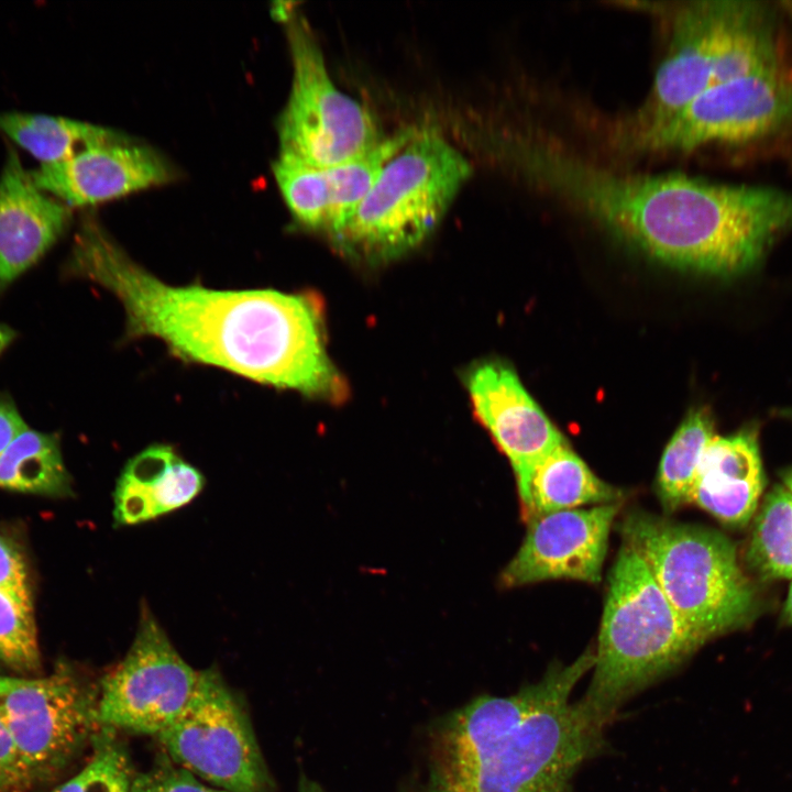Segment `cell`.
I'll return each mask as SVG.
<instances>
[{
    "instance_id": "obj_11",
    "label": "cell",
    "mask_w": 792,
    "mask_h": 792,
    "mask_svg": "<svg viewBox=\"0 0 792 792\" xmlns=\"http://www.w3.org/2000/svg\"><path fill=\"white\" fill-rule=\"evenodd\" d=\"M200 671L173 646L146 605L124 658L98 682L99 727L157 737L193 700Z\"/></svg>"
},
{
    "instance_id": "obj_28",
    "label": "cell",
    "mask_w": 792,
    "mask_h": 792,
    "mask_svg": "<svg viewBox=\"0 0 792 792\" xmlns=\"http://www.w3.org/2000/svg\"><path fill=\"white\" fill-rule=\"evenodd\" d=\"M130 792H226L215 788L162 755L148 769L136 772Z\"/></svg>"
},
{
    "instance_id": "obj_24",
    "label": "cell",
    "mask_w": 792,
    "mask_h": 792,
    "mask_svg": "<svg viewBox=\"0 0 792 792\" xmlns=\"http://www.w3.org/2000/svg\"><path fill=\"white\" fill-rule=\"evenodd\" d=\"M749 566L763 579H791L792 492L776 486L756 518L746 553Z\"/></svg>"
},
{
    "instance_id": "obj_33",
    "label": "cell",
    "mask_w": 792,
    "mask_h": 792,
    "mask_svg": "<svg viewBox=\"0 0 792 792\" xmlns=\"http://www.w3.org/2000/svg\"><path fill=\"white\" fill-rule=\"evenodd\" d=\"M15 332L8 326L0 324V353L13 341Z\"/></svg>"
},
{
    "instance_id": "obj_4",
    "label": "cell",
    "mask_w": 792,
    "mask_h": 792,
    "mask_svg": "<svg viewBox=\"0 0 792 792\" xmlns=\"http://www.w3.org/2000/svg\"><path fill=\"white\" fill-rule=\"evenodd\" d=\"M780 18L778 9L759 1L680 4L650 94L628 122L664 118L717 84L784 67Z\"/></svg>"
},
{
    "instance_id": "obj_31",
    "label": "cell",
    "mask_w": 792,
    "mask_h": 792,
    "mask_svg": "<svg viewBox=\"0 0 792 792\" xmlns=\"http://www.w3.org/2000/svg\"><path fill=\"white\" fill-rule=\"evenodd\" d=\"M25 429L23 418L21 417L14 403L9 397H0V458L11 444V442Z\"/></svg>"
},
{
    "instance_id": "obj_23",
    "label": "cell",
    "mask_w": 792,
    "mask_h": 792,
    "mask_svg": "<svg viewBox=\"0 0 792 792\" xmlns=\"http://www.w3.org/2000/svg\"><path fill=\"white\" fill-rule=\"evenodd\" d=\"M415 132L405 131L382 140L369 152L336 166L324 168L329 197V230L332 235L353 215L369 194L384 166L410 140Z\"/></svg>"
},
{
    "instance_id": "obj_22",
    "label": "cell",
    "mask_w": 792,
    "mask_h": 792,
    "mask_svg": "<svg viewBox=\"0 0 792 792\" xmlns=\"http://www.w3.org/2000/svg\"><path fill=\"white\" fill-rule=\"evenodd\" d=\"M715 436L711 411L697 408L683 420L667 444L658 473V495L667 512L691 503V493L705 448Z\"/></svg>"
},
{
    "instance_id": "obj_16",
    "label": "cell",
    "mask_w": 792,
    "mask_h": 792,
    "mask_svg": "<svg viewBox=\"0 0 792 792\" xmlns=\"http://www.w3.org/2000/svg\"><path fill=\"white\" fill-rule=\"evenodd\" d=\"M69 206L36 187L10 152L0 175V293L34 265L69 221Z\"/></svg>"
},
{
    "instance_id": "obj_34",
    "label": "cell",
    "mask_w": 792,
    "mask_h": 792,
    "mask_svg": "<svg viewBox=\"0 0 792 792\" xmlns=\"http://www.w3.org/2000/svg\"><path fill=\"white\" fill-rule=\"evenodd\" d=\"M299 792H327L317 782L309 778L301 776L299 780Z\"/></svg>"
},
{
    "instance_id": "obj_35",
    "label": "cell",
    "mask_w": 792,
    "mask_h": 792,
    "mask_svg": "<svg viewBox=\"0 0 792 792\" xmlns=\"http://www.w3.org/2000/svg\"><path fill=\"white\" fill-rule=\"evenodd\" d=\"M782 616H783V620H784L787 624L792 625V583H791V585H790L789 593H788V597H787V601H785V603H784Z\"/></svg>"
},
{
    "instance_id": "obj_18",
    "label": "cell",
    "mask_w": 792,
    "mask_h": 792,
    "mask_svg": "<svg viewBox=\"0 0 792 792\" xmlns=\"http://www.w3.org/2000/svg\"><path fill=\"white\" fill-rule=\"evenodd\" d=\"M205 477L172 447L153 444L128 461L113 492L116 526L153 520L189 504Z\"/></svg>"
},
{
    "instance_id": "obj_36",
    "label": "cell",
    "mask_w": 792,
    "mask_h": 792,
    "mask_svg": "<svg viewBox=\"0 0 792 792\" xmlns=\"http://www.w3.org/2000/svg\"><path fill=\"white\" fill-rule=\"evenodd\" d=\"M781 415L792 420V408L782 410Z\"/></svg>"
},
{
    "instance_id": "obj_30",
    "label": "cell",
    "mask_w": 792,
    "mask_h": 792,
    "mask_svg": "<svg viewBox=\"0 0 792 792\" xmlns=\"http://www.w3.org/2000/svg\"><path fill=\"white\" fill-rule=\"evenodd\" d=\"M0 590L31 598L28 563L19 542L0 530Z\"/></svg>"
},
{
    "instance_id": "obj_26",
    "label": "cell",
    "mask_w": 792,
    "mask_h": 792,
    "mask_svg": "<svg viewBox=\"0 0 792 792\" xmlns=\"http://www.w3.org/2000/svg\"><path fill=\"white\" fill-rule=\"evenodd\" d=\"M86 765L51 792H130L136 771L121 733L99 727Z\"/></svg>"
},
{
    "instance_id": "obj_32",
    "label": "cell",
    "mask_w": 792,
    "mask_h": 792,
    "mask_svg": "<svg viewBox=\"0 0 792 792\" xmlns=\"http://www.w3.org/2000/svg\"><path fill=\"white\" fill-rule=\"evenodd\" d=\"M25 679L0 675V697L21 685Z\"/></svg>"
},
{
    "instance_id": "obj_17",
    "label": "cell",
    "mask_w": 792,
    "mask_h": 792,
    "mask_svg": "<svg viewBox=\"0 0 792 792\" xmlns=\"http://www.w3.org/2000/svg\"><path fill=\"white\" fill-rule=\"evenodd\" d=\"M765 486L757 431L714 436L704 450L691 503L730 526H744L755 514Z\"/></svg>"
},
{
    "instance_id": "obj_8",
    "label": "cell",
    "mask_w": 792,
    "mask_h": 792,
    "mask_svg": "<svg viewBox=\"0 0 792 792\" xmlns=\"http://www.w3.org/2000/svg\"><path fill=\"white\" fill-rule=\"evenodd\" d=\"M792 123V73L787 66L717 84L678 111L623 124L622 148L640 153L741 145L768 139Z\"/></svg>"
},
{
    "instance_id": "obj_13",
    "label": "cell",
    "mask_w": 792,
    "mask_h": 792,
    "mask_svg": "<svg viewBox=\"0 0 792 792\" xmlns=\"http://www.w3.org/2000/svg\"><path fill=\"white\" fill-rule=\"evenodd\" d=\"M466 388L476 418L510 463L522 512L536 469L565 441L508 365H475L466 375Z\"/></svg>"
},
{
    "instance_id": "obj_25",
    "label": "cell",
    "mask_w": 792,
    "mask_h": 792,
    "mask_svg": "<svg viewBox=\"0 0 792 792\" xmlns=\"http://www.w3.org/2000/svg\"><path fill=\"white\" fill-rule=\"evenodd\" d=\"M280 194L299 224L314 230H329V197L324 168L280 151L273 164Z\"/></svg>"
},
{
    "instance_id": "obj_5",
    "label": "cell",
    "mask_w": 792,
    "mask_h": 792,
    "mask_svg": "<svg viewBox=\"0 0 792 792\" xmlns=\"http://www.w3.org/2000/svg\"><path fill=\"white\" fill-rule=\"evenodd\" d=\"M700 647L644 559L624 542L608 578L584 703L607 723L623 702L675 669Z\"/></svg>"
},
{
    "instance_id": "obj_2",
    "label": "cell",
    "mask_w": 792,
    "mask_h": 792,
    "mask_svg": "<svg viewBox=\"0 0 792 792\" xmlns=\"http://www.w3.org/2000/svg\"><path fill=\"white\" fill-rule=\"evenodd\" d=\"M512 152L540 189L676 267L717 275L745 272L784 226L782 200L771 187L618 173L539 138L518 140Z\"/></svg>"
},
{
    "instance_id": "obj_29",
    "label": "cell",
    "mask_w": 792,
    "mask_h": 792,
    "mask_svg": "<svg viewBox=\"0 0 792 792\" xmlns=\"http://www.w3.org/2000/svg\"><path fill=\"white\" fill-rule=\"evenodd\" d=\"M34 784L0 706V792H29Z\"/></svg>"
},
{
    "instance_id": "obj_1",
    "label": "cell",
    "mask_w": 792,
    "mask_h": 792,
    "mask_svg": "<svg viewBox=\"0 0 792 792\" xmlns=\"http://www.w3.org/2000/svg\"><path fill=\"white\" fill-rule=\"evenodd\" d=\"M67 273L121 302L127 337H155L177 356L255 382L340 403L348 386L326 349L312 293L172 286L136 264L94 219L77 231Z\"/></svg>"
},
{
    "instance_id": "obj_10",
    "label": "cell",
    "mask_w": 792,
    "mask_h": 792,
    "mask_svg": "<svg viewBox=\"0 0 792 792\" xmlns=\"http://www.w3.org/2000/svg\"><path fill=\"white\" fill-rule=\"evenodd\" d=\"M163 754L226 792H273L251 721L215 668L201 670L182 715L157 737Z\"/></svg>"
},
{
    "instance_id": "obj_19",
    "label": "cell",
    "mask_w": 792,
    "mask_h": 792,
    "mask_svg": "<svg viewBox=\"0 0 792 792\" xmlns=\"http://www.w3.org/2000/svg\"><path fill=\"white\" fill-rule=\"evenodd\" d=\"M623 492L597 477L566 443L553 450L536 469L529 498L521 512L528 521L549 513L584 505L620 504Z\"/></svg>"
},
{
    "instance_id": "obj_15",
    "label": "cell",
    "mask_w": 792,
    "mask_h": 792,
    "mask_svg": "<svg viewBox=\"0 0 792 792\" xmlns=\"http://www.w3.org/2000/svg\"><path fill=\"white\" fill-rule=\"evenodd\" d=\"M41 190L67 206H89L112 200L175 176L156 151L123 134L78 152L68 160L41 164L30 172Z\"/></svg>"
},
{
    "instance_id": "obj_3",
    "label": "cell",
    "mask_w": 792,
    "mask_h": 792,
    "mask_svg": "<svg viewBox=\"0 0 792 792\" xmlns=\"http://www.w3.org/2000/svg\"><path fill=\"white\" fill-rule=\"evenodd\" d=\"M594 657L591 648L515 694L459 710L440 737L436 792H571L606 724L583 700L572 701Z\"/></svg>"
},
{
    "instance_id": "obj_27",
    "label": "cell",
    "mask_w": 792,
    "mask_h": 792,
    "mask_svg": "<svg viewBox=\"0 0 792 792\" xmlns=\"http://www.w3.org/2000/svg\"><path fill=\"white\" fill-rule=\"evenodd\" d=\"M0 663L19 672L41 667L31 598L4 590H0Z\"/></svg>"
},
{
    "instance_id": "obj_12",
    "label": "cell",
    "mask_w": 792,
    "mask_h": 792,
    "mask_svg": "<svg viewBox=\"0 0 792 792\" xmlns=\"http://www.w3.org/2000/svg\"><path fill=\"white\" fill-rule=\"evenodd\" d=\"M98 683L61 663L54 672L24 682L0 697V706L34 783L56 778L90 746Z\"/></svg>"
},
{
    "instance_id": "obj_7",
    "label": "cell",
    "mask_w": 792,
    "mask_h": 792,
    "mask_svg": "<svg viewBox=\"0 0 792 792\" xmlns=\"http://www.w3.org/2000/svg\"><path fill=\"white\" fill-rule=\"evenodd\" d=\"M470 174V163L443 138L415 132L330 237L351 257L394 260L429 237Z\"/></svg>"
},
{
    "instance_id": "obj_14",
    "label": "cell",
    "mask_w": 792,
    "mask_h": 792,
    "mask_svg": "<svg viewBox=\"0 0 792 792\" xmlns=\"http://www.w3.org/2000/svg\"><path fill=\"white\" fill-rule=\"evenodd\" d=\"M620 504L576 508L528 520L524 541L505 566L501 583L516 587L548 580L597 583L608 536Z\"/></svg>"
},
{
    "instance_id": "obj_20",
    "label": "cell",
    "mask_w": 792,
    "mask_h": 792,
    "mask_svg": "<svg viewBox=\"0 0 792 792\" xmlns=\"http://www.w3.org/2000/svg\"><path fill=\"white\" fill-rule=\"evenodd\" d=\"M0 488L48 497H69L73 483L54 433L25 429L0 458Z\"/></svg>"
},
{
    "instance_id": "obj_9",
    "label": "cell",
    "mask_w": 792,
    "mask_h": 792,
    "mask_svg": "<svg viewBox=\"0 0 792 792\" xmlns=\"http://www.w3.org/2000/svg\"><path fill=\"white\" fill-rule=\"evenodd\" d=\"M287 20L293 82L279 120L280 151L321 168L369 152L383 140L375 120L334 86L307 22L293 13Z\"/></svg>"
},
{
    "instance_id": "obj_37",
    "label": "cell",
    "mask_w": 792,
    "mask_h": 792,
    "mask_svg": "<svg viewBox=\"0 0 792 792\" xmlns=\"http://www.w3.org/2000/svg\"><path fill=\"white\" fill-rule=\"evenodd\" d=\"M791 579H792V574H791Z\"/></svg>"
},
{
    "instance_id": "obj_6",
    "label": "cell",
    "mask_w": 792,
    "mask_h": 792,
    "mask_svg": "<svg viewBox=\"0 0 792 792\" xmlns=\"http://www.w3.org/2000/svg\"><path fill=\"white\" fill-rule=\"evenodd\" d=\"M620 530L624 542L640 554L702 646L752 616L755 588L738 564L735 546L724 535L641 510L628 514Z\"/></svg>"
},
{
    "instance_id": "obj_21",
    "label": "cell",
    "mask_w": 792,
    "mask_h": 792,
    "mask_svg": "<svg viewBox=\"0 0 792 792\" xmlns=\"http://www.w3.org/2000/svg\"><path fill=\"white\" fill-rule=\"evenodd\" d=\"M0 131L42 164L68 160L84 148L122 135L73 119L15 111L0 113Z\"/></svg>"
}]
</instances>
